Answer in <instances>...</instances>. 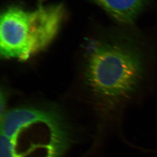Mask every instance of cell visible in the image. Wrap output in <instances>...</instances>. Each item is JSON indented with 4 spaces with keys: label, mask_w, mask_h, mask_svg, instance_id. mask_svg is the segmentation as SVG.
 <instances>
[{
    "label": "cell",
    "mask_w": 157,
    "mask_h": 157,
    "mask_svg": "<svg viewBox=\"0 0 157 157\" xmlns=\"http://www.w3.org/2000/svg\"><path fill=\"white\" fill-rule=\"evenodd\" d=\"M72 134L64 114L52 105L12 108L1 117L0 157H63Z\"/></svg>",
    "instance_id": "cell-1"
},
{
    "label": "cell",
    "mask_w": 157,
    "mask_h": 157,
    "mask_svg": "<svg viewBox=\"0 0 157 157\" xmlns=\"http://www.w3.org/2000/svg\"><path fill=\"white\" fill-rule=\"evenodd\" d=\"M142 70V60L134 49L121 45L101 44L89 52L85 77L100 106L113 108L134 91Z\"/></svg>",
    "instance_id": "cell-2"
},
{
    "label": "cell",
    "mask_w": 157,
    "mask_h": 157,
    "mask_svg": "<svg viewBox=\"0 0 157 157\" xmlns=\"http://www.w3.org/2000/svg\"><path fill=\"white\" fill-rule=\"evenodd\" d=\"M65 17L62 4L40 2L33 10L11 6L1 16L0 52L4 59L26 61L51 44Z\"/></svg>",
    "instance_id": "cell-3"
},
{
    "label": "cell",
    "mask_w": 157,
    "mask_h": 157,
    "mask_svg": "<svg viewBox=\"0 0 157 157\" xmlns=\"http://www.w3.org/2000/svg\"><path fill=\"white\" fill-rule=\"evenodd\" d=\"M105 9L117 21L131 24L144 7L146 0H90Z\"/></svg>",
    "instance_id": "cell-4"
}]
</instances>
